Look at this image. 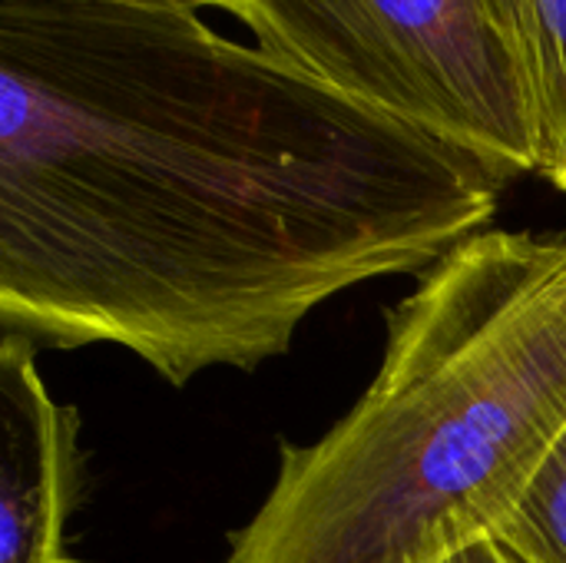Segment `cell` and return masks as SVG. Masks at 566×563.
<instances>
[{"instance_id":"obj_5","label":"cell","mask_w":566,"mask_h":563,"mask_svg":"<svg viewBox=\"0 0 566 563\" xmlns=\"http://www.w3.org/2000/svg\"><path fill=\"white\" fill-rule=\"evenodd\" d=\"M534 146L537 176L566 196V0H474Z\"/></svg>"},{"instance_id":"obj_4","label":"cell","mask_w":566,"mask_h":563,"mask_svg":"<svg viewBox=\"0 0 566 563\" xmlns=\"http://www.w3.org/2000/svg\"><path fill=\"white\" fill-rule=\"evenodd\" d=\"M80 411L46 392L33 342L0 338V563H73L66 521L80 504Z\"/></svg>"},{"instance_id":"obj_2","label":"cell","mask_w":566,"mask_h":563,"mask_svg":"<svg viewBox=\"0 0 566 563\" xmlns=\"http://www.w3.org/2000/svg\"><path fill=\"white\" fill-rule=\"evenodd\" d=\"M566 431V232L484 229L391 312L381 368L226 563H444L511 521Z\"/></svg>"},{"instance_id":"obj_8","label":"cell","mask_w":566,"mask_h":563,"mask_svg":"<svg viewBox=\"0 0 566 563\" xmlns=\"http://www.w3.org/2000/svg\"><path fill=\"white\" fill-rule=\"evenodd\" d=\"M444 563H527L521 554H514L504 541H497V538H491V541H481V544H474V548H468V551H461L458 557H451V561Z\"/></svg>"},{"instance_id":"obj_6","label":"cell","mask_w":566,"mask_h":563,"mask_svg":"<svg viewBox=\"0 0 566 563\" xmlns=\"http://www.w3.org/2000/svg\"><path fill=\"white\" fill-rule=\"evenodd\" d=\"M497 541L527 563H566V431Z\"/></svg>"},{"instance_id":"obj_3","label":"cell","mask_w":566,"mask_h":563,"mask_svg":"<svg viewBox=\"0 0 566 563\" xmlns=\"http://www.w3.org/2000/svg\"><path fill=\"white\" fill-rule=\"evenodd\" d=\"M269 63L488 163L537 173L507 63L474 0H222Z\"/></svg>"},{"instance_id":"obj_7","label":"cell","mask_w":566,"mask_h":563,"mask_svg":"<svg viewBox=\"0 0 566 563\" xmlns=\"http://www.w3.org/2000/svg\"><path fill=\"white\" fill-rule=\"evenodd\" d=\"M0 3H53V7H109L139 13H172V17H222V0H0Z\"/></svg>"},{"instance_id":"obj_1","label":"cell","mask_w":566,"mask_h":563,"mask_svg":"<svg viewBox=\"0 0 566 563\" xmlns=\"http://www.w3.org/2000/svg\"><path fill=\"white\" fill-rule=\"evenodd\" d=\"M504 186L212 20L0 3V325L30 342L249 372L484 232Z\"/></svg>"}]
</instances>
